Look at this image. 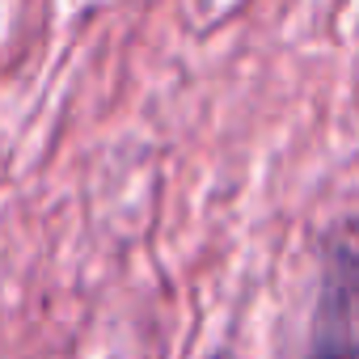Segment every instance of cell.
<instances>
[{
	"mask_svg": "<svg viewBox=\"0 0 359 359\" xmlns=\"http://www.w3.org/2000/svg\"><path fill=\"white\" fill-rule=\"evenodd\" d=\"M304 359H359V254L330 245Z\"/></svg>",
	"mask_w": 359,
	"mask_h": 359,
	"instance_id": "1",
	"label": "cell"
}]
</instances>
